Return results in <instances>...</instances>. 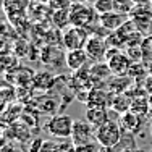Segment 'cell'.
<instances>
[{"label": "cell", "mask_w": 152, "mask_h": 152, "mask_svg": "<svg viewBox=\"0 0 152 152\" xmlns=\"http://www.w3.org/2000/svg\"><path fill=\"white\" fill-rule=\"evenodd\" d=\"M57 107H58V100L55 97L50 96H42L37 99V104H36V108H37L41 113H55Z\"/></svg>", "instance_id": "18"}, {"label": "cell", "mask_w": 152, "mask_h": 152, "mask_svg": "<svg viewBox=\"0 0 152 152\" xmlns=\"http://www.w3.org/2000/svg\"><path fill=\"white\" fill-rule=\"evenodd\" d=\"M71 5H73V0H50L49 2V7L52 8V13L60 12V10H68Z\"/></svg>", "instance_id": "22"}, {"label": "cell", "mask_w": 152, "mask_h": 152, "mask_svg": "<svg viewBox=\"0 0 152 152\" xmlns=\"http://www.w3.org/2000/svg\"><path fill=\"white\" fill-rule=\"evenodd\" d=\"M99 149H100L99 142H91V144H86V146L76 147V152H99Z\"/></svg>", "instance_id": "25"}, {"label": "cell", "mask_w": 152, "mask_h": 152, "mask_svg": "<svg viewBox=\"0 0 152 152\" xmlns=\"http://www.w3.org/2000/svg\"><path fill=\"white\" fill-rule=\"evenodd\" d=\"M92 8L96 10L99 15H105V13L113 12L115 8V0H97L92 3Z\"/></svg>", "instance_id": "20"}, {"label": "cell", "mask_w": 152, "mask_h": 152, "mask_svg": "<svg viewBox=\"0 0 152 152\" xmlns=\"http://www.w3.org/2000/svg\"><path fill=\"white\" fill-rule=\"evenodd\" d=\"M89 31L79 26H68L61 32V45L66 50H76L84 49L86 42L89 39Z\"/></svg>", "instance_id": "5"}, {"label": "cell", "mask_w": 152, "mask_h": 152, "mask_svg": "<svg viewBox=\"0 0 152 152\" xmlns=\"http://www.w3.org/2000/svg\"><path fill=\"white\" fill-rule=\"evenodd\" d=\"M36 3H41V5H49L50 0H34Z\"/></svg>", "instance_id": "30"}, {"label": "cell", "mask_w": 152, "mask_h": 152, "mask_svg": "<svg viewBox=\"0 0 152 152\" xmlns=\"http://www.w3.org/2000/svg\"><path fill=\"white\" fill-rule=\"evenodd\" d=\"M21 115H23V107L15 104V105H10L8 108H5L2 113V121L5 125H13V123L20 121L21 120Z\"/></svg>", "instance_id": "16"}, {"label": "cell", "mask_w": 152, "mask_h": 152, "mask_svg": "<svg viewBox=\"0 0 152 152\" xmlns=\"http://www.w3.org/2000/svg\"><path fill=\"white\" fill-rule=\"evenodd\" d=\"M100 15L94 8H89L84 3H73L70 7V21L71 26H79L88 29L91 24L99 23Z\"/></svg>", "instance_id": "3"}, {"label": "cell", "mask_w": 152, "mask_h": 152, "mask_svg": "<svg viewBox=\"0 0 152 152\" xmlns=\"http://www.w3.org/2000/svg\"><path fill=\"white\" fill-rule=\"evenodd\" d=\"M86 3H94V2H97V0H84Z\"/></svg>", "instance_id": "32"}, {"label": "cell", "mask_w": 152, "mask_h": 152, "mask_svg": "<svg viewBox=\"0 0 152 152\" xmlns=\"http://www.w3.org/2000/svg\"><path fill=\"white\" fill-rule=\"evenodd\" d=\"M41 152H58V142L55 141H44Z\"/></svg>", "instance_id": "26"}, {"label": "cell", "mask_w": 152, "mask_h": 152, "mask_svg": "<svg viewBox=\"0 0 152 152\" xmlns=\"http://www.w3.org/2000/svg\"><path fill=\"white\" fill-rule=\"evenodd\" d=\"M89 61V57L84 49H76V50H68L65 55V65L71 71H79L84 68V65Z\"/></svg>", "instance_id": "9"}, {"label": "cell", "mask_w": 152, "mask_h": 152, "mask_svg": "<svg viewBox=\"0 0 152 152\" xmlns=\"http://www.w3.org/2000/svg\"><path fill=\"white\" fill-rule=\"evenodd\" d=\"M58 152H76V146L71 139H61V142H58Z\"/></svg>", "instance_id": "23"}, {"label": "cell", "mask_w": 152, "mask_h": 152, "mask_svg": "<svg viewBox=\"0 0 152 152\" xmlns=\"http://www.w3.org/2000/svg\"><path fill=\"white\" fill-rule=\"evenodd\" d=\"M89 71H91V75H92V78L96 83L104 81V79H107L108 76L112 75L110 66H108L107 61H97V63H94L92 66L89 68Z\"/></svg>", "instance_id": "17"}, {"label": "cell", "mask_w": 152, "mask_h": 152, "mask_svg": "<svg viewBox=\"0 0 152 152\" xmlns=\"http://www.w3.org/2000/svg\"><path fill=\"white\" fill-rule=\"evenodd\" d=\"M105 61L108 63L113 76L128 75L129 68L133 66V60L128 57V53H125L121 49H117V47H108Z\"/></svg>", "instance_id": "4"}, {"label": "cell", "mask_w": 152, "mask_h": 152, "mask_svg": "<svg viewBox=\"0 0 152 152\" xmlns=\"http://www.w3.org/2000/svg\"><path fill=\"white\" fill-rule=\"evenodd\" d=\"M134 5H147L149 3V0H131Z\"/></svg>", "instance_id": "29"}, {"label": "cell", "mask_w": 152, "mask_h": 152, "mask_svg": "<svg viewBox=\"0 0 152 152\" xmlns=\"http://www.w3.org/2000/svg\"><path fill=\"white\" fill-rule=\"evenodd\" d=\"M131 102L133 100L128 97V94H115L110 102V108L113 112H117L118 115H123L131 110Z\"/></svg>", "instance_id": "12"}, {"label": "cell", "mask_w": 152, "mask_h": 152, "mask_svg": "<svg viewBox=\"0 0 152 152\" xmlns=\"http://www.w3.org/2000/svg\"><path fill=\"white\" fill-rule=\"evenodd\" d=\"M52 21L55 23L57 28H65L68 24H71L70 21V8L68 10H60V12H53Z\"/></svg>", "instance_id": "19"}, {"label": "cell", "mask_w": 152, "mask_h": 152, "mask_svg": "<svg viewBox=\"0 0 152 152\" xmlns=\"http://www.w3.org/2000/svg\"><path fill=\"white\" fill-rule=\"evenodd\" d=\"M129 84H131V79L126 75L115 76L113 79L108 81V91H112L113 94H125L126 89H129Z\"/></svg>", "instance_id": "15"}, {"label": "cell", "mask_w": 152, "mask_h": 152, "mask_svg": "<svg viewBox=\"0 0 152 152\" xmlns=\"http://www.w3.org/2000/svg\"><path fill=\"white\" fill-rule=\"evenodd\" d=\"M120 141H121L120 123L108 120L104 125L96 128V142H99L102 149H113Z\"/></svg>", "instance_id": "1"}, {"label": "cell", "mask_w": 152, "mask_h": 152, "mask_svg": "<svg viewBox=\"0 0 152 152\" xmlns=\"http://www.w3.org/2000/svg\"><path fill=\"white\" fill-rule=\"evenodd\" d=\"M133 7H134V3H133L131 0H115V8H113V12L129 16Z\"/></svg>", "instance_id": "21"}, {"label": "cell", "mask_w": 152, "mask_h": 152, "mask_svg": "<svg viewBox=\"0 0 152 152\" xmlns=\"http://www.w3.org/2000/svg\"><path fill=\"white\" fill-rule=\"evenodd\" d=\"M73 118L66 113H57L47 121L45 131L55 139H70L73 133Z\"/></svg>", "instance_id": "2"}, {"label": "cell", "mask_w": 152, "mask_h": 152, "mask_svg": "<svg viewBox=\"0 0 152 152\" xmlns=\"http://www.w3.org/2000/svg\"><path fill=\"white\" fill-rule=\"evenodd\" d=\"M141 125V117L139 115H136L134 112H126V113L120 115V126L121 129H125V131L128 133H134L137 128H139Z\"/></svg>", "instance_id": "13"}, {"label": "cell", "mask_w": 152, "mask_h": 152, "mask_svg": "<svg viewBox=\"0 0 152 152\" xmlns=\"http://www.w3.org/2000/svg\"><path fill=\"white\" fill-rule=\"evenodd\" d=\"M146 88H147V91H149V92H152V75H149V78H147Z\"/></svg>", "instance_id": "28"}, {"label": "cell", "mask_w": 152, "mask_h": 152, "mask_svg": "<svg viewBox=\"0 0 152 152\" xmlns=\"http://www.w3.org/2000/svg\"><path fill=\"white\" fill-rule=\"evenodd\" d=\"M57 78L53 73L50 71H37L34 75V81H32V89L36 91H42V92H47L53 88Z\"/></svg>", "instance_id": "10"}, {"label": "cell", "mask_w": 152, "mask_h": 152, "mask_svg": "<svg viewBox=\"0 0 152 152\" xmlns=\"http://www.w3.org/2000/svg\"><path fill=\"white\" fill-rule=\"evenodd\" d=\"M2 152H21V151L18 149L16 146H13V142H8V144H5V146H3Z\"/></svg>", "instance_id": "27"}, {"label": "cell", "mask_w": 152, "mask_h": 152, "mask_svg": "<svg viewBox=\"0 0 152 152\" xmlns=\"http://www.w3.org/2000/svg\"><path fill=\"white\" fill-rule=\"evenodd\" d=\"M147 44H149V47H151V50H152V37H149V39H147Z\"/></svg>", "instance_id": "31"}, {"label": "cell", "mask_w": 152, "mask_h": 152, "mask_svg": "<svg viewBox=\"0 0 152 152\" xmlns=\"http://www.w3.org/2000/svg\"><path fill=\"white\" fill-rule=\"evenodd\" d=\"M10 133H12V137H15L16 141H20V142H24V141L29 139V136H31L29 126L21 120L13 123V125H10Z\"/></svg>", "instance_id": "14"}, {"label": "cell", "mask_w": 152, "mask_h": 152, "mask_svg": "<svg viewBox=\"0 0 152 152\" xmlns=\"http://www.w3.org/2000/svg\"><path fill=\"white\" fill-rule=\"evenodd\" d=\"M128 20H129L128 15H121V13H117V12H110V13H105V15H100L99 26H102L104 29L112 32V31L120 29Z\"/></svg>", "instance_id": "8"}, {"label": "cell", "mask_w": 152, "mask_h": 152, "mask_svg": "<svg viewBox=\"0 0 152 152\" xmlns=\"http://www.w3.org/2000/svg\"><path fill=\"white\" fill-rule=\"evenodd\" d=\"M42 146H44V139L42 137H34L31 144L28 146V152H41Z\"/></svg>", "instance_id": "24"}, {"label": "cell", "mask_w": 152, "mask_h": 152, "mask_svg": "<svg viewBox=\"0 0 152 152\" xmlns=\"http://www.w3.org/2000/svg\"><path fill=\"white\" fill-rule=\"evenodd\" d=\"M86 120H88L94 128L104 125L105 121H108V110L107 107H88L86 110Z\"/></svg>", "instance_id": "11"}, {"label": "cell", "mask_w": 152, "mask_h": 152, "mask_svg": "<svg viewBox=\"0 0 152 152\" xmlns=\"http://www.w3.org/2000/svg\"><path fill=\"white\" fill-rule=\"evenodd\" d=\"M71 141L76 147L86 146L96 141V128L89 123L88 120H79L75 121L73 125V133H71Z\"/></svg>", "instance_id": "7"}, {"label": "cell", "mask_w": 152, "mask_h": 152, "mask_svg": "<svg viewBox=\"0 0 152 152\" xmlns=\"http://www.w3.org/2000/svg\"><path fill=\"white\" fill-rule=\"evenodd\" d=\"M84 50L88 53L89 60L97 63V61H105L107 57V50H108V44H107V39L104 36L99 34H91L84 45Z\"/></svg>", "instance_id": "6"}]
</instances>
